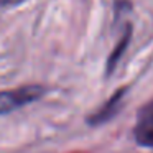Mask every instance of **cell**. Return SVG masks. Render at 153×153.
Returning <instances> with one entry per match:
<instances>
[{"label":"cell","mask_w":153,"mask_h":153,"mask_svg":"<svg viewBox=\"0 0 153 153\" xmlns=\"http://www.w3.org/2000/svg\"><path fill=\"white\" fill-rule=\"evenodd\" d=\"M45 94L41 86H23L12 91H2L0 92V115L10 114L20 107L38 100Z\"/></svg>","instance_id":"1"},{"label":"cell","mask_w":153,"mask_h":153,"mask_svg":"<svg viewBox=\"0 0 153 153\" xmlns=\"http://www.w3.org/2000/svg\"><path fill=\"white\" fill-rule=\"evenodd\" d=\"M135 142L140 146L153 148V109H148L140 115L135 128H133Z\"/></svg>","instance_id":"2"},{"label":"cell","mask_w":153,"mask_h":153,"mask_svg":"<svg viewBox=\"0 0 153 153\" xmlns=\"http://www.w3.org/2000/svg\"><path fill=\"white\" fill-rule=\"evenodd\" d=\"M123 94H125V89H119L99 110H97L96 114H94V115H91L89 117L91 125H99V123H104V122H107V120L112 119V117L117 114V110H119Z\"/></svg>","instance_id":"3"},{"label":"cell","mask_w":153,"mask_h":153,"mask_svg":"<svg viewBox=\"0 0 153 153\" xmlns=\"http://www.w3.org/2000/svg\"><path fill=\"white\" fill-rule=\"evenodd\" d=\"M130 36H132V27L128 25L127 30H125V33H123V36H122V40L117 43V46L114 48V51L110 53L109 59H107V68H105L107 74H110L114 69H115L117 63H119L120 58L123 56V53L127 51V46H128V43H130Z\"/></svg>","instance_id":"4"},{"label":"cell","mask_w":153,"mask_h":153,"mask_svg":"<svg viewBox=\"0 0 153 153\" xmlns=\"http://www.w3.org/2000/svg\"><path fill=\"white\" fill-rule=\"evenodd\" d=\"M22 2H25V0H0V7H13Z\"/></svg>","instance_id":"5"}]
</instances>
